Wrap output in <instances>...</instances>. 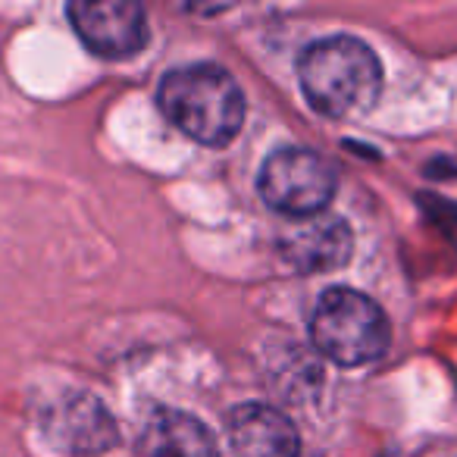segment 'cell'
Here are the masks:
<instances>
[{
  "mask_svg": "<svg viewBox=\"0 0 457 457\" xmlns=\"http://www.w3.org/2000/svg\"><path fill=\"white\" fill-rule=\"evenodd\" d=\"M157 101L166 120L201 145L222 147L242 132L245 95L222 66L195 63L166 72Z\"/></svg>",
  "mask_w": 457,
  "mask_h": 457,
  "instance_id": "1",
  "label": "cell"
},
{
  "mask_svg": "<svg viewBox=\"0 0 457 457\" xmlns=\"http://www.w3.org/2000/svg\"><path fill=\"white\" fill-rule=\"evenodd\" d=\"M351 248H354V238H351V228L345 226V220L323 213L295 220L279 238L282 257L304 273H323V270L342 267L351 257Z\"/></svg>",
  "mask_w": 457,
  "mask_h": 457,
  "instance_id": "6",
  "label": "cell"
},
{
  "mask_svg": "<svg viewBox=\"0 0 457 457\" xmlns=\"http://www.w3.org/2000/svg\"><path fill=\"white\" fill-rule=\"evenodd\" d=\"M66 13L82 45L97 57L126 60L147 45L145 10L132 0H79Z\"/></svg>",
  "mask_w": 457,
  "mask_h": 457,
  "instance_id": "5",
  "label": "cell"
},
{
  "mask_svg": "<svg viewBox=\"0 0 457 457\" xmlns=\"http://www.w3.org/2000/svg\"><path fill=\"white\" fill-rule=\"evenodd\" d=\"M51 426L54 438L79 454H101L120 438L116 420L95 395H70L63 404L54 407Z\"/></svg>",
  "mask_w": 457,
  "mask_h": 457,
  "instance_id": "8",
  "label": "cell"
},
{
  "mask_svg": "<svg viewBox=\"0 0 457 457\" xmlns=\"http://www.w3.org/2000/svg\"><path fill=\"white\" fill-rule=\"evenodd\" d=\"M311 338L338 367H361L388 348V320L376 301L354 288H329L311 317Z\"/></svg>",
  "mask_w": 457,
  "mask_h": 457,
  "instance_id": "3",
  "label": "cell"
},
{
  "mask_svg": "<svg viewBox=\"0 0 457 457\" xmlns=\"http://www.w3.org/2000/svg\"><path fill=\"white\" fill-rule=\"evenodd\" d=\"M301 88L313 110L326 116H361L382 91V66L363 41L336 35L313 41L298 63Z\"/></svg>",
  "mask_w": 457,
  "mask_h": 457,
  "instance_id": "2",
  "label": "cell"
},
{
  "mask_svg": "<svg viewBox=\"0 0 457 457\" xmlns=\"http://www.w3.org/2000/svg\"><path fill=\"white\" fill-rule=\"evenodd\" d=\"M232 457H298V429L267 404H238L226 420Z\"/></svg>",
  "mask_w": 457,
  "mask_h": 457,
  "instance_id": "7",
  "label": "cell"
},
{
  "mask_svg": "<svg viewBox=\"0 0 457 457\" xmlns=\"http://www.w3.org/2000/svg\"><path fill=\"white\" fill-rule=\"evenodd\" d=\"M257 188L273 210L292 220H307V216L323 213V207L332 201L336 170L317 151L282 147L263 160Z\"/></svg>",
  "mask_w": 457,
  "mask_h": 457,
  "instance_id": "4",
  "label": "cell"
},
{
  "mask_svg": "<svg viewBox=\"0 0 457 457\" xmlns=\"http://www.w3.org/2000/svg\"><path fill=\"white\" fill-rule=\"evenodd\" d=\"M138 457H216V438L191 413L160 407L141 429Z\"/></svg>",
  "mask_w": 457,
  "mask_h": 457,
  "instance_id": "9",
  "label": "cell"
}]
</instances>
